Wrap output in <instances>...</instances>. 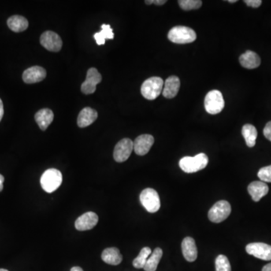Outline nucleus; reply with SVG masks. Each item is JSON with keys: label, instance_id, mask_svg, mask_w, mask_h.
Returning a JSON list of instances; mask_svg holds the SVG:
<instances>
[{"label": "nucleus", "instance_id": "13", "mask_svg": "<svg viewBox=\"0 0 271 271\" xmlns=\"http://www.w3.org/2000/svg\"><path fill=\"white\" fill-rule=\"evenodd\" d=\"M98 222V216L93 212H88L82 215L75 221V228L78 231H84L92 229Z\"/></svg>", "mask_w": 271, "mask_h": 271}, {"label": "nucleus", "instance_id": "38", "mask_svg": "<svg viewBox=\"0 0 271 271\" xmlns=\"http://www.w3.org/2000/svg\"><path fill=\"white\" fill-rule=\"evenodd\" d=\"M0 271H9L8 270L5 269H0Z\"/></svg>", "mask_w": 271, "mask_h": 271}, {"label": "nucleus", "instance_id": "37", "mask_svg": "<svg viewBox=\"0 0 271 271\" xmlns=\"http://www.w3.org/2000/svg\"><path fill=\"white\" fill-rule=\"evenodd\" d=\"M228 2H230V3H235V2H237V0H228Z\"/></svg>", "mask_w": 271, "mask_h": 271}, {"label": "nucleus", "instance_id": "10", "mask_svg": "<svg viewBox=\"0 0 271 271\" xmlns=\"http://www.w3.org/2000/svg\"><path fill=\"white\" fill-rule=\"evenodd\" d=\"M40 43L49 51H60L62 49V39L58 34L52 31H46L42 34Z\"/></svg>", "mask_w": 271, "mask_h": 271}, {"label": "nucleus", "instance_id": "28", "mask_svg": "<svg viewBox=\"0 0 271 271\" xmlns=\"http://www.w3.org/2000/svg\"><path fill=\"white\" fill-rule=\"evenodd\" d=\"M179 6L185 11L198 9L202 5V1L201 0H179L178 1Z\"/></svg>", "mask_w": 271, "mask_h": 271}, {"label": "nucleus", "instance_id": "2", "mask_svg": "<svg viewBox=\"0 0 271 271\" xmlns=\"http://www.w3.org/2000/svg\"><path fill=\"white\" fill-rule=\"evenodd\" d=\"M168 39L176 44L191 43L197 39V35L194 30L190 27L177 26L169 30Z\"/></svg>", "mask_w": 271, "mask_h": 271}, {"label": "nucleus", "instance_id": "26", "mask_svg": "<svg viewBox=\"0 0 271 271\" xmlns=\"http://www.w3.org/2000/svg\"><path fill=\"white\" fill-rule=\"evenodd\" d=\"M151 254H152V250H151L150 248H142L139 255L133 261V265H134V268H138V269L144 268L146 261H147L148 258H149Z\"/></svg>", "mask_w": 271, "mask_h": 271}, {"label": "nucleus", "instance_id": "18", "mask_svg": "<svg viewBox=\"0 0 271 271\" xmlns=\"http://www.w3.org/2000/svg\"><path fill=\"white\" fill-rule=\"evenodd\" d=\"M239 63L246 69H255L261 64V58L254 52L247 51L239 57Z\"/></svg>", "mask_w": 271, "mask_h": 271}, {"label": "nucleus", "instance_id": "35", "mask_svg": "<svg viewBox=\"0 0 271 271\" xmlns=\"http://www.w3.org/2000/svg\"><path fill=\"white\" fill-rule=\"evenodd\" d=\"M262 271H271V263L268 264L263 268Z\"/></svg>", "mask_w": 271, "mask_h": 271}, {"label": "nucleus", "instance_id": "24", "mask_svg": "<svg viewBox=\"0 0 271 271\" xmlns=\"http://www.w3.org/2000/svg\"><path fill=\"white\" fill-rule=\"evenodd\" d=\"M162 255L163 251L161 248H156L146 261V265L144 267L145 271H155L157 270V265L162 258Z\"/></svg>", "mask_w": 271, "mask_h": 271}, {"label": "nucleus", "instance_id": "20", "mask_svg": "<svg viewBox=\"0 0 271 271\" xmlns=\"http://www.w3.org/2000/svg\"><path fill=\"white\" fill-rule=\"evenodd\" d=\"M35 120L42 131H45L54 120V113L51 109H42L35 115Z\"/></svg>", "mask_w": 271, "mask_h": 271}, {"label": "nucleus", "instance_id": "9", "mask_svg": "<svg viewBox=\"0 0 271 271\" xmlns=\"http://www.w3.org/2000/svg\"><path fill=\"white\" fill-rule=\"evenodd\" d=\"M102 82V75L96 68H90L87 72L85 81L82 83L81 90L85 94H94L97 85Z\"/></svg>", "mask_w": 271, "mask_h": 271}, {"label": "nucleus", "instance_id": "1", "mask_svg": "<svg viewBox=\"0 0 271 271\" xmlns=\"http://www.w3.org/2000/svg\"><path fill=\"white\" fill-rule=\"evenodd\" d=\"M209 162V158L204 153L197 154L194 157H183L179 161V167L185 172L192 173L204 169Z\"/></svg>", "mask_w": 271, "mask_h": 271}, {"label": "nucleus", "instance_id": "25", "mask_svg": "<svg viewBox=\"0 0 271 271\" xmlns=\"http://www.w3.org/2000/svg\"><path fill=\"white\" fill-rule=\"evenodd\" d=\"M94 37L97 45H102L105 44V39H114V34L109 24H102L101 32L94 34Z\"/></svg>", "mask_w": 271, "mask_h": 271}, {"label": "nucleus", "instance_id": "32", "mask_svg": "<svg viewBox=\"0 0 271 271\" xmlns=\"http://www.w3.org/2000/svg\"><path fill=\"white\" fill-rule=\"evenodd\" d=\"M145 2H146V4H147V5L155 4V5H162L167 2V0H146Z\"/></svg>", "mask_w": 271, "mask_h": 271}, {"label": "nucleus", "instance_id": "15", "mask_svg": "<svg viewBox=\"0 0 271 271\" xmlns=\"http://www.w3.org/2000/svg\"><path fill=\"white\" fill-rule=\"evenodd\" d=\"M248 191L254 202H258L263 197L268 194L269 187L264 182L254 181L248 186Z\"/></svg>", "mask_w": 271, "mask_h": 271}, {"label": "nucleus", "instance_id": "6", "mask_svg": "<svg viewBox=\"0 0 271 271\" xmlns=\"http://www.w3.org/2000/svg\"><path fill=\"white\" fill-rule=\"evenodd\" d=\"M141 203L151 213H154L161 207V201L157 191L153 188H146L140 194Z\"/></svg>", "mask_w": 271, "mask_h": 271}, {"label": "nucleus", "instance_id": "4", "mask_svg": "<svg viewBox=\"0 0 271 271\" xmlns=\"http://www.w3.org/2000/svg\"><path fill=\"white\" fill-rule=\"evenodd\" d=\"M164 81L160 77H152L142 83L141 87V94L146 99L154 101L163 90Z\"/></svg>", "mask_w": 271, "mask_h": 271}, {"label": "nucleus", "instance_id": "27", "mask_svg": "<svg viewBox=\"0 0 271 271\" xmlns=\"http://www.w3.org/2000/svg\"><path fill=\"white\" fill-rule=\"evenodd\" d=\"M216 271H231L229 260L224 254H220L216 259Z\"/></svg>", "mask_w": 271, "mask_h": 271}, {"label": "nucleus", "instance_id": "31", "mask_svg": "<svg viewBox=\"0 0 271 271\" xmlns=\"http://www.w3.org/2000/svg\"><path fill=\"white\" fill-rule=\"evenodd\" d=\"M264 135L268 140L271 142V121H269L265 126V129H264Z\"/></svg>", "mask_w": 271, "mask_h": 271}, {"label": "nucleus", "instance_id": "7", "mask_svg": "<svg viewBox=\"0 0 271 271\" xmlns=\"http://www.w3.org/2000/svg\"><path fill=\"white\" fill-rule=\"evenodd\" d=\"M231 213V206L226 201H218L209 209L208 213L209 220L212 222L220 223L228 219Z\"/></svg>", "mask_w": 271, "mask_h": 271}, {"label": "nucleus", "instance_id": "11", "mask_svg": "<svg viewBox=\"0 0 271 271\" xmlns=\"http://www.w3.org/2000/svg\"><path fill=\"white\" fill-rule=\"evenodd\" d=\"M246 253L265 261L271 260V246L263 243H253L246 247Z\"/></svg>", "mask_w": 271, "mask_h": 271}, {"label": "nucleus", "instance_id": "16", "mask_svg": "<svg viewBox=\"0 0 271 271\" xmlns=\"http://www.w3.org/2000/svg\"><path fill=\"white\" fill-rule=\"evenodd\" d=\"M182 250L186 261L193 262L198 258V249L196 246L195 240L192 237H187L183 239Z\"/></svg>", "mask_w": 271, "mask_h": 271}, {"label": "nucleus", "instance_id": "36", "mask_svg": "<svg viewBox=\"0 0 271 271\" xmlns=\"http://www.w3.org/2000/svg\"><path fill=\"white\" fill-rule=\"evenodd\" d=\"M70 271H84L82 268H79V267H74L71 269Z\"/></svg>", "mask_w": 271, "mask_h": 271}, {"label": "nucleus", "instance_id": "22", "mask_svg": "<svg viewBox=\"0 0 271 271\" xmlns=\"http://www.w3.org/2000/svg\"><path fill=\"white\" fill-rule=\"evenodd\" d=\"M9 28L15 33L23 32L29 26L28 20L20 15H14L9 17L7 21Z\"/></svg>", "mask_w": 271, "mask_h": 271}, {"label": "nucleus", "instance_id": "12", "mask_svg": "<svg viewBox=\"0 0 271 271\" xmlns=\"http://www.w3.org/2000/svg\"><path fill=\"white\" fill-rule=\"evenodd\" d=\"M154 139L149 134H142L139 136L134 142V150L138 155H145L150 151L153 146Z\"/></svg>", "mask_w": 271, "mask_h": 271}, {"label": "nucleus", "instance_id": "14", "mask_svg": "<svg viewBox=\"0 0 271 271\" xmlns=\"http://www.w3.org/2000/svg\"><path fill=\"white\" fill-rule=\"evenodd\" d=\"M47 72L42 67L35 66L26 69L23 73V80L27 84H34L45 79Z\"/></svg>", "mask_w": 271, "mask_h": 271}, {"label": "nucleus", "instance_id": "17", "mask_svg": "<svg viewBox=\"0 0 271 271\" xmlns=\"http://www.w3.org/2000/svg\"><path fill=\"white\" fill-rule=\"evenodd\" d=\"M180 88V80L177 76L172 75L164 82L163 96L168 99L174 98L177 95Z\"/></svg>", "mask_w": 271, "mask_h": 271}, {"label": "nucleus", "instance_id": "23", "mask_svg": "<svg viewBox=\"0 0 271 271\" xmlns=\"http://www.w3.org/2000/svg\"><path fill=\"white\" fill-rule=\"evenodd\" d=\"M242 134L246 140L248 147L253 148L255 146L256 139L258 136V132L255 127L252 124H245L242 129Z\"/></svg>", "mask_w": 271, "mask_h": 271}, {"label": "nucleus", "instance_id": "30", "mask_svg": "<svg viewBox=\"0 0 271 271\" xmlns=\"http://www.w3.org/2000/svg\"><path fill=\"white\" fill-rule=\"evenodd\" d=\"M244 2L248 6L258 8L262 3V1L261 0H245Z\"/></svg>", "mask_w": 271, "mask_h": 271}, {"label": "nucleus", "instance_id": "29", "mask_svg": "<svg viewBox=\"0 0 271 271\" xmlns=\"http://www.w3.org/2000/svg\"><path fill=\"white\" fill-rule=\"evenodd\" d=\"M259 179L265 183H271V165L261 168L258 172Z\"/></svg>", "mask_w": 271, "mask_h": 271}, {"label": "nucleus", "instance_id": "3", "mask_svg": "<svg viewBox=\"0 0 271 271\" xmlns=\"http://www.w3.org/2000/svg\"><path fill=\"white\" fill-rule=\"evenodd\" d=\"M62 173L57 169H49L41 176L40 183L44 191L54 192L62 183Z\"/></svg>", "mask_w": 271, "mask_h": 271}, {"label": "nucleus", "instance_id": "5", "mask_svg": "<svg viewBox=\"0 0 271 271\" xmlns=\"http://www.w3.org/2000/svg\"><path fill=\"white\" fill-rule=\"evenodd\" d=\"M204 105L205 109L209 114H219L224 107V101L222 94L220 90H211L205 97Z\"/></svg>", "mask_w": 271, "mask_h": 271}, {"label": "nucleus", "instance_id": "21", "mask_svg": "<svg viewBox=\"0 0 271 271\" xmlns=\"http://www.w3.org/2000/svg\"><path fill=\"white\" fill-rule=\"evenodd\" d=\"M102 259L104 262L111 265H118L122 261V255L119 249L116 247L107 248L102 253Z\"/></svg>", "mask_w": 271, "mask_h": 271}, {"label": "nucleus", "instance_id": "19", "mask_svg": "<svg viewBox=\"0 0 271 271\" xmlns=\"http://www.w3.org/2000/svg\"><path fill=\"white\" fill-rule=\"evenodd\" d=\"M97 111L90 107L84 108L78 116V125L80 127H88L97 120Z\"/></svg>", "mask_w": 271, "mask_h": 271}, {"label": "nucleus", "instance_id": "33", "mask_svg": "<svg viewBox=\"0 0 271 271\" xmlns=\"http://www.w3.org/2000/svg\"><path fill=\"white\" fill-rule=\"evenodd\" d=\"M4 115L3 103H2V100L0 99V121L2 120Z\"/></svg>", "mask_w": 271, "mask_h": 271}, {"label": "nucleus", "instance_id": "34", "mask_svg": "<svg viewBox=\"0 0 271 271\" xmlns=\"http://www.w3.org/2000/svg\"><path fill=\"white\" fill-rule=\"evenodd\" d=\"M4 180H5L4 176L0 174V191H2V189H3Z\"/></svg>", "mask_w": 271, "mask_h": 271}, {"label": "nucleus", "instance_id": "8", "mask_svg": "<svg viewBox=\"0 0 271 271\" xmlns=\"http://www.w3.org/2000/svg\"><path fill=\"white\" fill-rule=\"evenodd\" d=\"M134 150V142L128 138H124L116 144L113 153L115 161L122 163L127 161Z\"/></svg>", "mask_w": 271, "mask_h": 271}]
</instances>
